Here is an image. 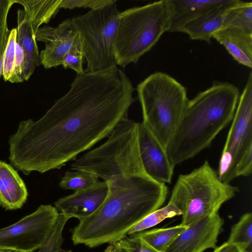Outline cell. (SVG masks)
Segmentation results:
<instances>
[{
	"mask_svg": "<svg viewBox=\"0 0 252 252\" xmlns=\"http://www.w3.org/2000/svg\"><path fill=\"white\" fill-rule=\"evenodd\" d=\"M116 2L115 0H62L60 8L72 9L75 8L96 10Z\"/></svg>",
	"mask_w": 252,
	"mask_h": 252,
	"instance_id": "cell-30",
	"label": "cell"
},
{
	"mask_svg": "<svg viewBox=\"0 0 252 252\" xmlns=\"http://www.w3.org/2000/svg\"><path fill=\"white\" fill-rule=\"evenodd\" d=\"M28 191L17 171L11 165L0 160V206L6 210L21 208Z\"/></svg>",
	"mask_w": 252,
	"mask_h": 252,
	"instance_id": "cell-16",
	"label": "cell"
},
{
	"mask_svg": "<svg viewBox=\"0 0 252 252\" xmlns=\"http://www.w3.org/2000/svg\"><path fill=\"white\" fill-rule=\"evenodd\" d=\"M139 126L128 118L122 121L103 143L74 160L71 170L90 173L105 182L115 176L147 175L140 157Z\"/></svg>",
	"mask_w": 252,
	"mask_h": 252,
	"instance_id": "cell-4",
	"label": "cell"
},
{
	"mask_svg": "<svg viewBox=\"0 0 252 252\" xmlns=\"http://www.w3.org/2000/svg\"><path fill=\"white\" fill-rule=\"evenodd\" d=\"M70 219L60 213L47 240L37 252H71L62 248L63 242V232L65 224Z\"/></svg>",
	"mask_w": 252,
	"mask_h": 252,
	"instance_id": "cell-26",
	"label": "cell"
},
{
	"mask_svg": "<svg viewBox=\"0 0 252 252\" xmlns=\"http://www.w3.org/2000/svg\"><path fill=\"white\" fill-rule=\"evenodd\" d=\"M240 96L238 88L215 81L207 89L189 99L166 152L172 165L190 159L208 147L231 122Z\"/></svg>",
	"mask_w": 252,
	"mask_h": 252,
	"instance_id": "cell-3",
	"label": "cell"
},
{
	"mask_svg": "<svg viewBox=\"0 0 252 252\" xmlns=\"http://www.w3.org/2000/svg\"></svg>",
	"mask_w": 252,
	"mask_h": 252,
	"instance_id": "cell-37",
	"label": "cell"
},
{
	"mask_svg": "<svg viewBox=\"0 0 252 252\" xmlns=\"http://www.w3.org/2000/svg\"><path fill=\"white\" fill-rule=\"evenodd\" d=\"M232 4L188 23L180 32L188 34L191 40L210 44L213 34L222 27L226 10Z\"/></svg>",
	"mask_w": 252,
	"mask_h": 252,
	"instance_id": "cell-19",
	"label": "cell"
},
{
	"mask_svg": "<svg viewBox=\"0 0 252 252\" xmlns=\"http://www.w3.org/2000/svg\"><path fill=\"white\" fill-rule=\"evenodd\" d=\"M212 38L223 45L239 63L252 67V33L233 27H222Z\"/></svg>",
	"mask_w": 252,
	"mask_h": 252,
	"instance_id": "cell-17",
	"label": "cell"
},
{
	"mask_svg": "<svg viewBox=\"0 0 252 252\" xmlns=\"http://www.w3.org/2000/svg\"><path fill=\"white\" fill-rule=\"evenodd\" d=\"M98 178L90 173L77 170L67 171L61 178L59 186L63 189L77 191L94 185Z\"/></svg>",
	"mask_w": 252,
	"mask_h": 252,
	"instance_id": "cell-25",
	"label": "cell"
},
{
	"mask_svg": "<svg viewBox=\"0 0 252 252\" xmlns=\"http://www.w3.org/2000/svg\"><path fill=\"white\" fill-rule=\"evenodd\" d=\"M219 161L218 175L230 184L252 171V73L239 96Z\"/></svg>",
	"mask_w": 252,
	"mask_h": 252,
	"instance_id": "cell-9",
	"label": "cell"
},
{
	"mask_svg": "<svg viewBox=\"0 0 252 252\" xmlns=\"http://www.w3.org/2000/svg\"><path fill=\"white\" fill-rule=\"evenodd\" d=\"M247 252V251H244V252Z\"/></svg>",
	"mask_w": 252,
	"mask_h": 252,
	"instance_id": "cell-36",
	"label": "cell"
},
{
	"mask_svg": "<svg viewBox=\"0 0 252 252\" xmlns=\"http://www.w3.org/2000/svg\"><path fill=\"white\" fill-rule=\"evenodd\" d=\"M223 223L218 213L200 219L180 233L164 252H203L215 249Z\"/></svg>",
	"mask_w": 252,
	"mask_h": 252,
	"instance_id": "cell-12",
	"label": "cell"
},
{
	"mask_svg": "<svg viewBox=\"0 0 252 252\" xmlns=\"http://www.w3.org/2000/svg\"><path fill=\"white\" fill-rule=\"evenodd\" d=\"M62 0H17L21 4L36 33L43 24H47L54 17L60 9Z\"/></svg>",
	"mask_w": 252,
	"mask_h": 252,
	"instance_id": "cell-20",
	"label": "cell"
},
{
	"mask_svg": "<svg viewBox=\"0 0 252 252\" xmlns=\"http://www.w3.org/2000/svg\"><path fill=\"white\" fill-rule=\"evenodd\" d=\"M213 252H242L235 245L225 242L219 247L215 248Z\"/></svg>",
	"mask_w": 252,
	"mask_h": 252,
	"instance_id": "cell-33",
	"label": "cell"
},
{
	"mask_svg": "<svg viewBox=\"0 0 252 252\" xmlns=\"http://www.w3.org/2000/svg\"><path fill=\"white\" fill-rule=\"evenodd\" d=\"M117 247V252H124L121 249L118 248L117 247Z\"/></svg>",
	"mask_w": 252,
	"mask_h": 252,
	"instance_id": "cell-35",
	"label": "cell"
},
{
	"mask_svg": "<svg viewBox=\"0 0 252 252\" xmlns=\"http://www.w3.org/2000/svg\"><path fill=\"white\" fill-rule=\"evenodd\" d=\"M135 90L117 66L77 74L39 119L23 120L9 139L11 165L28 175L60 169L128 118Z\"/></svg>",
	"mask_w": 252,
	"mask_h": 252,
	"instance_id": "cell-1",
	"label": "cell"
},
{
	"mask_svg": "<svg viewBox=\"0 0 252 252\" xmlns=\"http://www.w3.org/2000/svg\"><path fill=\"white\" fill-rule=\"evenodd\" d=\"M84 57L81 47H76L67 52L63 57L62 65L65 69L75 71L77 74L85 72L83 67Z\"/></svg>",
	"mask_w": 252,
	"mask_h": 252,
	"instance_id": "cell-31",
	"label": "cell"
},
{
	"mask_svg": "<svg viewBox=\"0 0 252 252\" xmlns=\"http://www.w3.org/2000/svg\"><path fill=\"white\" fill-rule=\"evenodd\" d=\"M17 42L21 46L25 56V81L28 80L40 64V53L32 27L24 10L17 12Z\"/></svg>",
	"mask_w": 252,
	"mask_h": 252,
	"instance_id": "cell-18",
	"label": "cell"
},
{
	"mask_svg": "<svg viewBox=\"0 0 252 252\" xmlns=\"http://www.w3.org/2000/svg\"><path fill=\"white\" fill-rule=\"evenodd\" d=\"M238 191L237 187L222 182L209 162L205 161L189 173L178 176L169 201L181 212V224L188 226L218 213L221 206Z\"/></svg>",
	"mask_w": 252,
	"mask_h": 252,
	"instance_id": "cell-7",
	"label": "cell"
},
{
	"mask_svg": "<svg viewBox=\"0 0 252 252\" xmlns=\"http://www.w3.org/2000/svg\"><path fill=\"white\" fill-rule=\"evenodd\" d=\"M120 13L115 3L71 19L87 61L85 71L93 72L117 66L114 48Z\"/></svg>",
	"mask_w": 252,
	"mask_h": 252,
	"instance_id": "cell-8",
	"label": "cell"
},
{
	"mask_svg": "<svg viewBox=\"0 0 252 252\" xmlns=\"http://www.w3.org/2000/svg\"><path fill=\"white\" fill-rule=\"evenodd\" d=\"M222 27H236L252 33V2L236 0L226 9Z\"/></svg>",
	"mask_w": 252,
	"mask_h": 252,
	"instance_id": "cell-21",
	"label": "cell"
},
{
	"mask_svg": "<svg viewBox=\"0 0 252 252\" xmlns=\"http://www.w3.org/2000/svg\"><path fill=\"white\" fill-rule=\"evenodd\" d=\"M106 182L108 193L103 203L73 228L74 245L94 248L119 241L142 219L160 208L168 194L166 184L148 175L115 176Z\"/></svg>",
	"mask_w": 252,
	"mask_h": 252,
	"instance_id": "cell-2",
	"label": "cell"
},
{
	"mask_svg": "<svg viewBox=\"0 0 252 252\" xmlns=\"http://www.w3.org/2000/svg\"><path fill=\"white\" fill-rule=\"evenodd\" d=\"M17 0H0V60L4 54L10 31L7 27V15Z\"/></svg>",
	"mask_w": 252,
	"mask_h": 252,
	"instance_id": "cell-28",
	"label": "cell"
},
{
	"mask_svg": "<svg viewBox=\"0 0 252 252\" xmlns=\"http://www.w3.org/2000/svg\"><path fill=\"white\" fill-rule=\"evenodd\" d=\"M51 205H40L16 223L0 229V249L34 252L47 240L59 216Z\"/></svg>",
	"mask_w": 252,
	"mask_h": 252,
	"instance_id": "cell-10",
	"label": "cell"
},
{
	"mask_svg": "<svg viewBox=\"0 0 252 252\" xmlns=\"http://www.w3.org/2000/svg\"><path fill=\"white\" fill-rule=\"evenodd\" d=\"M138 141L140 157L147 174L158 183L170 184L175 167L165 148L142 122L139 123Z\"/></svg>",
	"mask_w": 252,
	"mask_h": 252,
	"instance_id": "cell-13",
	"label": "cell"
},
{
	"mask_svg": "<svg viewBox=\"0 0 252 252\" xmlns=\"http://www.w3.org/2000/svg\"><path fill=\"white\" fill-rule=\"evenodd\" d=\"M108 193L106 182L98 181L89 187L75 191L55 202L56 209L69 219L79 220L96 211L106 199Z\"/></svg>",
	"mask_w": 252,
	"mask_h": 252,
	"instance_id": "cell-14",
	"label": "cell"
},
{
	"mask_svg": "<svg viewBox=\"0 0 252 252\" xmlns=\"http://www.w3.org/2000/svg\"><path fill=\"white\" fill-rule=\"evenodd\" d=\"M35 39L45 44V48L40 53V64L46 69L62 65L65 54L73 48H81L71 19L64 20L55 27L46 25L39 28Z\"/></svg>",
	"mask_w": 252,
	"mask_h": 252,
	"instance_id": "cell-11",
	"label": "cell"
},
{
	"mask_svg": "<svg viewBox=\"0 0 252 252\" xmlns=\"http://www.w3.org/2000/svg\"><path fill=\"white\" fill-rule=\"evenodd\" d=\"M129 236L115 243L116 246L124 252H158L149 247L134 234Z\"/></svg>",
	"mask_w": 252,
	"mask_h": 252,
	"instance_id": "cell-29",
	"label": "cell"
},
{
	"mask_svg": "<svg viewBox=\"0 0 252 252\" xmlns=\"http://www.w3.org/2000/svg\"><path fill=\"white\" fill-rule=\"evenodd\" d=\"M235 0H166L170 13L168 32H180L188 23L224 8Z\"/></svg>",
	"mask_w": 252,
	"mask_h": 252,
	"instance_id": "cell-15",
	"label": "cell"
},
{
	"mask_svg": "<svg viewBox=\"0 0 252 252\" xmlns=\"http://www.w3.org/2000/svg\"><path fill=\"white\" fill-rule=\"evenodd\" d=\"M182 215L178 208L169 201L166 205L151 213L134 225L128 231L127 235L144 231L156 225L167 218Z\"/></svg>",
	"mask_w": 252,
	"mask_h": 252,
	"instance_id": "cell-24",
	"label": "cell"
},
{
	"mask_svg": "<svg viewBox=\"0 0 252 252\" xmlns=\"http://www.w3.org/2000/svg\"><path fill=\"white\" fill-rule=\"evenodd\" d=\"M227 243L236 246L241 252H252V214H244L231 228Z\"/></svg>",
	"mask_w": 252,
	"mask_h": 252,
	"instance_id": "cell-23",
	"label": "cell"
},
{
	"mask_svg": "<svg viewBox=\"0 0 252 252\" xmlns=\"http://www.w3.org/2000/svg\"><path fill=\"white\" fill-rule=\"evenodd\" d=\"M169 19L166 0L120 12L114 48L116 65L125 68L136 63L168 31Z\"/></svg>",
	"mask_w": 252,
	"mask_h": 252,
	"instance_id": "cell-5",
	"label": "cell"
},
{
	"mask_svg": "<svg viewBox=\"0 0 252 252\" xmlns=\"http://www.w3.org/2000/svg\"><path fill=\"white\" fill-rule=\"evenodd\" d=\"M24 68L25 56L24 52L21 46L17 42L14 63V71L10 82L12 83H20L25 81L24 75Z\"/></svg>",
	"mask_w": 252,
	"mask_h": 252,
	"instance_id": "cell-32",
	"label": "cell"
},
{
	"mask_svg": "<svg viewBox=\"0 0 252 252\" xmlns=\"http://www.w3.org/2000/svg\"><path fill=\"white\" fill-rule=\"evenodd\" d=\"M17 36L16 28L10 30L3 59L2 75L5 81L10 82L14 73Z\"/></svg>",
	"mask_w": 252,
	"mask_h": 252,
	"instance_id": "cell-27",
	"label": "cell"
},
{
	"mask_svg": "<svg viewBox=\"0 0 252 252\" xmlns=\"http://www.w3.org/2000/svg\"><path fill=\"white\" fill-rule=\"evenodd\" d=\"M145 123L165 148L188 102L186 88L168 74L155 72L136 88Z\"/></svg>",
	"mask_w": 252,
	"mask_h": 252,
	"instance_id": "cell-6",
	"label": "cell"
},
{
	"mask_svg": "<svg viewBox=\"0 0 252 252\" xmlns=\"http://www.w3.org/2000/svg\"><path fill=\"white\" fill-rule=\"evenodd\" d=\"M0 252H11V251L6 250L0 249Z\"/></svg>",
	"mask_w": 252,
	"mask_h": 252,
	"instance_id": "cell-34",
	"label": "cell"
},
{
	"mask_svg": "<svg viewBox=\"0 0 252 252\" xmlns=\"http://www.w3.org/2000/svg\"><path fill=\"white\" fill-rule=\"evenodd\" d=\"M187 226L180 224L167 228L141 231L134 234L154 250L158 252H164L170 243Z\"/></svg>",
	"mask_w": 252,
	"mask_h": 252,
	"instance_id": "cell-22",
	"label": "cell"
}]
</instances>
